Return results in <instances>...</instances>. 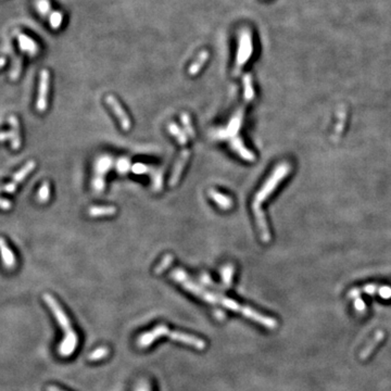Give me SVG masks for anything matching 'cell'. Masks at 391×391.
<instances>
[{
	"instance_id": "obj_1",
	"label": "cell",
	"mask_w": 391,
	"mask_h": 391,
	"mask_svg": "<svg viewBox=\"0 0 391 391\" xmlns=\"http://www.w3.org/2000/svg\"><path fill=\"white\" fill-rule=\"evenodd\" d=\"M290 170L291 167L287 162H283L277 165L273 171L272 175L269 176L265 183H264V185L262 186V188L259 190L257 192V195L255 196V200H253L252 203V210L253 213H255L259 230H260L261 239L264 242L271 241V232H269L268 229L265 214H264L261 206L262 203L266 200V198L269 195H272V192L276 189V187L280 184V181L289 174Z\"/></svg>"
},
{
	"instance_id": "obj_2",
	"label": "cell",
	"mask_w": 391,
	"mask_h": 391,
	"mask_svg": "<svg viewBox=\"0 0 391 391\" xmlns=\"http://www.w3.org/2000/svg\"><path fill=\"white\" fill-rule=\"evenodd\" d=\"M43 299L45 300L47 305L49 306V309L51 310L54 317L57 319V322L59 323L60 326L63 328L64 332V338L62 340V343L59 345L58 353L63 357H68L70 355H72L76 349V346H78L79 337L74 332V329L72 328V325H71L67 313L63 311L61 305L59 304V302L54 299L51 295L45 294L43 296Z\"/></svg>"
},
{
	"instance_id": "obj_3",
	"label": "cell",
	"mask_w": 391,
	"mask_h": 391,
	"mask_svg": "<svg viewBox=\"0 0 391 391\" xmlns=\"http://www.w3.org/2000/svg\"><path fill=\"white\" fill-rule=\"evenodd\" d=\"M162 336H169V337L174 340L178 341L180 344H185L194 347L197 350H203L206 348V341L201 338H198L196 336H192L186 333L181 332H175V330H170L165 325H158L155 328H152L150 332L144 333L140 335L138 339H137V347L138 348H147L150 345H152L153 341H156L158 338L162 337Z\"/></svg>"
},
{
	"instance_id": "obj_4",
	"label": "cell",
	"mask_w": 391,
	"mask_h": 391,
	"mask_svg": "<svg viewBox=\"0 0 391 391\" xmlns=\"http://www.w3.org/2000/svg\"><path fill=\"white\" fill-rule=\"evenodd\" d=\"M218 302L221 304L223 306L226 307V309L230 310V311H235V312H239L242 315L253 319V321L263 325L264 327L269 328V329H274L277 327V321L273 317H269L266 315H263L260 312H258L256 310L251 309L249 306H246V305H241L238 302H236L235 300L230 299V298H226V297H219L218 296Z\"/></svg>"
},
{
	"instance_id": "obj_5",
	"label": "cell",
	"mask_w": 391,
	"mask_h": 391,
	"mask_svg": "<svg viewBox=\"0 0 391 391\" xmlns=\"http://www.w3.org/2000/svg\"><path fill=\"white\" fill-rule=\"evenodd\" d=\"M171 276H172L173 279H175L176 282L183 286L186 290H188L189 293L194 294L197 297H199V298L203 299L205 301L210 302V304H217V302H218L217 295L209 293V291H207L205 288L200 287V286H198L196 283L192 282V280L189 279L188 275H187L183 271V269H180V268L174 269V271L171 273Z\"/></svg>"
},
{
	"instance_id": "obj_6",
	"label": "cell",
	"mask_w": 391,
	"mask_h": 391,
	"mask_svg": "<svg viewBox=\"0 0 391 391\" xmlns=\"http://www.w3.org/2000/svg\"><path fill=\"white\" fill-rule=\"evenodd\" d=\"M253 52V45H252V35L249 29H244L240 31L239 35V45L238 50H237V57H236V69L234 71V74L238 75L240 72V69L248 62V60L250 59Z\"/></svg>"
},
{
	"instance_id": "obj_7",
	"label": "cell",
	"mask_w": 391,
	"mask_h": 391,
	"mask_svg": "<svg viewBox=\"0 0 391 391\" xmlns=\"http://www.w3.org/2000/svg\"><path fill=\"white\" fill-rule=\"evenodd\" d=\"M49 80H50V74H49L47 70H43L41 72L40 89H38V97L36 101V109L40 112H43L47 109Z\"/></svg>"
},
{
	"instance_id": "obj_8",
	"label": "cell",
	"mask_w": 391,
	"mask_h": 391,
	"mask_svg": "<svg viewBox=\"0 0 391 391\" xmlns=\"http://www.w3.org/2000/svg\"><path fill=\"white\" fill-rule=\"evenodd\" d=\"M106 101L109 104V107L112 109V111L114 112L115 117H117L120 121V124L122 126V129L124 130H129L131 128V122L130 119L129 118V115L126 114L125 110L121 106L120 102L117 100V98L114 96L110 95L106 98Z\"/></svg>"
},
{
	"instance_id": "obj_9",
	"label": "cell",
	"mask_w": 391,
	"mask_h": 391,
	"mask_svg": "<svg viewBox=\"0 0 391 391\" xmlns=\"http://www.w3.org/2000/svg\"><path fill=\"white\" fill-rule=\"evenodd\" d=\"M189 156H190V153L187 149H185L183 152H181V155H180L179 159L177 160V162H176V165L172 172V176H171V178H170V186L173 187L178 183L181 172H183L185 165H186L187 161H188Z\"/></svg>"
},
{
	"instance_id": "obj_10",
	"label": "cell",
	"mask_w": 391,
	"mask_h": 391,
	"mask_svg": "<svg viewBox=\"0 0 391 391\" xmlns=\"http://www.w3.org/2000/svg\"><path fill=\"white\" fill-rule=\"evenodd\" d=\"M384 338H385V332H383V330H378V332L374 335V337L368 341V344L360 352V359L366 360L367 357L373 353L374 350L376 349V347L384 340Z\"/></svg>"
},
{
	"instance_id": "obj_11",
	"label": "cell",
	"mask_w": 391,
	"mask_h": 391,
	"mask_svg": "<svg viewBox=\"0 0 391 391\" xmlns=\"http://www.w3.org/2000/svg\"><path fill=\"white\" fill-rule=\"evenodd\" d=\"M0 256H1L2 262L5 267L13 268L16 265V260L13 252L10 249L9 246L7 245V241L2 237H0Z\"/></svg>"
},
{
	"instance_id": "obj_12",
	"label": "cell",
	"mask_w": 391,
	"mask_h": 391,
	"mask_svg": "<svg viewBox=\"0 0 391 391\" xmlns=\"http://www.w3.org/2000/svg\"><path fill=\"white\" fill-rule=\"evenodd\" d=\"M18 40H19V45L20 48L23 50L24 52L29 53L31 57H35L36 54L38 53V45L37 43L32 40L31 37L26 36L23 33H19L18 35Z\"/></svg>"
},
{
	"instance_id": "obj_13",
	"label": "cell",
	"mask_w": 391,
	"mask_h": 391,
	"mask_svg": "<svg viewBox=\"0 0 391 391\" xmlns=\"http://www.w3.org/2000/svg\"><path fill=\"white\" fill-rule=\"evenodd\" d=\"M8 122L11 126V147L13 150H18L21 147V137H20V124L19 120L14 115H11L8 119Z\"/></svg>"
},
{
	"instance_id": "obj_14",
	"label": "cell",
	"mask_w": 391,
	"mask_h": 391,
	"mask_svg": "<svg viewBox=\"0 0 391 391\" xmlns=\"http://www.w3.org/2000/svg\"><path fill=\"white\" fill-rule=\"evenodd\" d=\"M209 196H210L214 202L221 207L223 210H228L233 207V200L226 195H223L221 192H218L216 189L209 190Z\"/></svg>"
},
{
	"instance_id": "obj_15",
	"label": "cell",
	"mask_w": 391,
	"mask_h": 391,
	"mask_svg": "<svg viewBox=\"0 0 391 391\" xmlns=\"http://www.w3.org/2000/svg\"><path fill=\"white\" fill-rule=\"evenodd\" d=\"M232 147H233V149L237 153H238V155L242 159L247 160V161L252 162V161H255V160H256L255 155H253V153L250 150L247 149V148L245 147V145L242 144V141L240 140V138H234L232 140Z\"/></svg>"
},
{
	"instance_id": "obj_16",
	"label": "cell",
	"mask_w": 391,
	"mask_h": 391,
	"mask_svg": "<svg viewBox=\"0 0 391 391\" xmlns=\"http://www.w3.org/2000/svg\"><path fill=\"white\" fill-rule=\"evenodd\" d=\"M209 57H210V53H209L207 50H203L199 54H198V57L195 60V62L192 63L188 69L189 75L194 76V75H197L198 73H199L203 65H205V63L207 62Z\"/></svg>"
},
{
	"instance_id": "obj_17",
	"label": "cell",
	"mask_w": 391,
	"mask_h": 391,
	"mask_svg": "<svg viewBox=\"0 0 391 391\" xmlns=\"http://www.w3.org/2000/svg\"><path fill=\"white\" fill-rule=\"evenodd\" d=\"M36 168V162L35 161H33V160H31V161H29L27 162L23 168H22L18 173H15L14 174V176H13V178H12V181H11V183L12 184H14L15 186H18L22 180L23 179H25L27 176H29V174L32 172L33 170H34Z\"/></svg>"
},
{
	"instance_id": "obj_18",
	"label": "cell",
	"mask_w": 391,
	"mask_h": 391,
	"mask_svg": "<svg viewBox=\"0 0 391 391\" xmlns=\"http://www.w3.org/2000/svg\"><path fill=\"white\" fill-rule=\"evenodd\" d=\"M117 213V208L112 206H96L90 207L88 210V214L90 217H103V216H113Z\"/></svg>"
},
{
	"instance_id": "obj_19",
	"label": "cell",
	"mask_w": 391,
	"mask_h": 391,
	"mask_svg": "<svg viewBox=\"0 0 391 391\" xmlns=\"http://www.w3.org/2000/svg\"><path fill=\"white\" fill-rule=\"evenodd\" d=\"M244 86H245V99L247 101H251L255 98V89H253L252 79L250 74L244 76Z\"/></svg>"
},
{
	"instance_id": "obj_20",
	"label": "cell",
	"mask_w": 391,
	"mask_h": 391,
	"mask_svg": "<svg viewBox=\"0 0 391 391\" xmlns=\"http://www.w3.org/2000/svg\"><path fill=\"white\" fill-rule=\"evenodd\" d=\"M169 130H170L171 134H172L173 136L176 137V138H177L178 142L181 146H185L187 144V137H186L184 131L181 130L177 125L174 124V123H171L169 125Z\"/></svg>"
},
{
	"instance_id": "obj_21",
	"label": "cell",
	"mask_w": 391,
	"mask_h": 391,
	"mask_svg": "<svg viewBox=\"0 0 391 391\" xmlns=\"http://www.w3.org/2000/svg\"><path fill=\"white\" fill-rule=\"evenodd\" d=\"M62 21L63 14L60 11H52L50 15H49V23H50L52 30H58L61 26Z\"/></svg>"
},
{
	"instance_id": "obj_22",
	"label": "cell",
	"mask_w": 391,
	"mask_h": 391,
	"mask_svg": "<svg viewBox=\"0 0 391 391\" xmlns=\"http://www.w3.org/2000/svg\"><path fill=\"white\" fill-rule=\"evenodd\" d=\"M109 352H110L109 349L106 348V347H100V348L93 350L91 353L88 355V360L92 362L102 360L109 355Z\"/></svg>"
},
{
	"instance_id": "obj_23",
	"label": "cell",
	"mask_w": 391,
	"mask_h": 391,
	"mask_svg": "<svg viewBox=\"0 0 391 391\" xmlns=\"http://www.w3.org/2000/svg\"><path fill=\"white\" fill-rule=\"evenodd\" d=\"M36 7L38 12H40L43 16H48L51 13V5L49 0H37L36 1Z\"/></svg>"
},
{
	"instance_id": "obj_24",
	"label": "cell",
	"mask_w": 391,
	"mask_h": 391,
	"mask_svg": "<svg viewBox=\"0 0 391 391\" xmlns=\"http://www.w3.org/2000/svg\"><path fill=\"white\" fill-rule=\"evenodd\" d=\"M173 260H174V258H173V256L171 255V253H168V255H165L164 257H163V259H162V261L160 262V264L159 265L156 267V269H155V272H156V274H161V273H163L165 269H167L171 264H172V262H173Z\"/></svg>"
},
{
	"instance_id": "obj_25",
	"label": "cell",
	"mask_w": 391,
	"mask_h": 391,
	"mask_svg": "<svg viewBox=\"0 0 391 391\" xmlns=\"http://www.w3.org/2000/svg\"><path fill=\"white\" fill-rule=\"evenodd\" d=\"M233 275H234V266L233 265H227L223 268V271H222L223 284H224V286H226V288H228L230 284H232Z\"/></svg>"
},
{
	"instance_id": "obj_26",
	"label": "cell",
	"mask_w": 391,
	"mask_h": 391,
	"mask_svg": "<svg viewBox=\"0 0 391 391\" xmlns=\"http://www.w3.org/2000/svg\"><path fill=\"white\" fill-rule=\"evenodd\" d=\"M49 197H50V187H49V184L47 181H45L42 186L40 190H38V194H37V198L40 202H47Z\"/></svg>"
},
{
	"instance_id": "obj_27",
	"label": "cell",
	"mask_w": 391,
	"mask_h": 391,
	"mask_svg": "<svg viewBox=\"0 0 391 391\" xmlns=\"http://www.w3.org/2000/svg\"><path fill=\"white\" fill-rule=\"evenodd\" d=\"M181 121H183V124H184V126H185V130H186L187 133H188V135H189L190 137H194V136H195V131H194V129H192V125H191V122H190L189 115L187 114V113H183V114H181Z\"/></svg>"
},
{
	"instance_id": "obj_28",
	"label": "cell",
	"mask_w": 391,
	"mask_h": 391,
	"mask_svg": "<svg viewBox=\"0 0 391 391\" xmlns=\"http://www.w3.org/2000/svg\"><path fill=\"white\" fill-rule=\"evenodd\" d=\"M378 295L382 297L383 299H391V288L389 286H381L378 288Z\"/></svg>"
},
{
	"instance_id": "obj_29",
	"label": "cell",
	"mask_w": 391,
	"mask_h": 391,
	"mask_svg": "<svg viewBox=\"0 0 391 391\" xmlns=\"http://www.w3.org/2000/svg\"><path fill=\"white\" fill-rule=\"evenodd\" d=\"M354 307H355L356 311H359L361 313L364 312L366 310L365 302L363 301V299L361 298V297H357V298L354 299Z\"/></svg>"
},
{
	"instance_id": "obj_30",
	"label": "cell",
	"mask_w": 391,
	"mask_h": 391,
	"mask_svg": "<svg viewBox=\"0 0 391 391\" xmlns=\"http://www.w3.org/2000/svg\"><path fill=\"white\" fill-rule=\"evenodd\" d=\"M378 286L377 285H373V284H371V285H366V286H364V287H363L361 290L362 291H364V293H366V294H368V295H373V294H375V293H378Z\"/></svg>"
},
{
	"instance_id": "obj_31",
	"label": "cell",
	"mask_w": 391,
	"mask_h": 391,
	"mask_svg": "<svg viewBox=\"0 0 391 391\" xmlns=\"http://www.w3.org/2000/svg\"><path fill=\"white\" fill-rule=\"evenodd\" d=\"M11 207V202L7 199H3V198H0V209H2V210H10Z\"/></svg>"
},
{
	"instance_id": "obj_32",
	"label": "cell",
	"mask_w": 391,
	"mask_h": 391,
	"mask_svg": "<svg viewBox=\"0 0 391 391\" xmlns=\"http://www.w3.org/2000/svg\"><path fill=\"white\" fill-rule=\"evenodd\" d=\"M147 171V168L144 164H135L133 167V172L135 174H141Z\"/></svg>"
},
{
	"instance_id": "obj_33",
	"label": "cell",
	"mask_w": 391,
	"mask_h": 391,
	"mask_svg": "<svg viewBox=\"0 0 391 391\" xmlns=\"http://www.w3.org/2000/svg\"><path fill=\"white\" fill-rule=\"evenodd\" d=\"M9 138H11V133H9V131H1L0 133V141H5Z\"/></svg>"
},
{
	"instance_id": "obj_34",
	"label": "cell",
	"mask_w": 391,
	"mask_h": 391,
	"mask_svg": "<svg viewBox=\"0 0 391 391\" xmlns=\"http://www.w3.org/2000/svg\"><path fill=\"white\" fill-rule=\"evenodd\" d=\"M47 391H63V390L59 389V388L56 387V386H48V387H47Z\"/></svg>"
},
{
	"instance_id": "obj_35",
	"label": "cell",
	"mask_w": 391,
	"mask_h": 391,
	"mask_svg": "<svg viewBox=\"0 0 391 391\" xmlns=\"http://www.w3.org/2000/svg\"><path fill=\"white\" fill-rule=\"evenodd\" d=\"M5 63H7V59L5 58H0V69L3 68Z\"/></svg>"
}]
</instances>
